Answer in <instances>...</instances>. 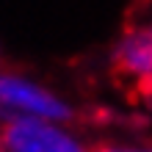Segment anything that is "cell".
Masks as SVG:
<instances>
[{"label": "cell", "mask_w": 152, "mask_h": 152, "mask_svg": "<svg viewBox=\"0 0 152 152\" xmlns=\"http://www.w3.org/2000/svg\"><path fill=\"white\" fill-rule=\"evenodd\" d=\"M113 61L124 75L141 83H152V22L124 31L113 50Z\"/></svg>", "instance_id": "3"}, {"label": "cell", "mask_w": 152, "mask_h": 152, "mask_svg": "<svg viewBox=\"0 0 152 152\" xmlns=\"http://www.w3.org/2000/svg\"><path fill=\"white\" fill-rule=\"evenodd\" d=\"M0 113L6 119H47V122H69L72 105L53 91V88L36 83V80L17 75V72H0Z\"/></svg>", "instance_id": "1"}, {"label": "cell", "mask_w": 152, "mask_h": 152, "mask_svg": "<svg viewBox=\"0 0 152 152\" xmlns=\"http://www.w3.org/2000/svg\"><path fill=\"white\" fill-rule=\"evenodd\" d=\"M0 152H88V149L64 122L11 116L0 127Z\"/></svg>", "instance_id": "2"}, {"label": "cell", "mask_w": 152, "mask_h": 152, "mask_svg": "<svg viewBox=\"0 0 152 152\" xmlns=\"http://www.w3.org/2000/svg\"><path fill=\"white\" fill-rule=\"evenodd\" d=\"M94 152H152V147H144V144H105V147H97Z\"/></svg>", "instance_id": "4"}]
</instances>
